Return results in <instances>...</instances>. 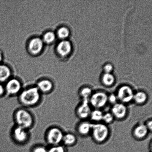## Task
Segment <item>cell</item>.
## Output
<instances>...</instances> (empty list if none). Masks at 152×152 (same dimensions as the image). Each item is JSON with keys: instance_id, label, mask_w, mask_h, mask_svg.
<instances>
[{"instance_id": "6da1fadb", "label": "cell", "mask_w": 152, "mask_h": 152, "mask_svg": "<svg viewBox=\"0 0 152 152\" xmlns=\"http://www.w3.org/2000/svg\"><path fill=\"white\" fill-rule=\"evenodd\" d=\"M42 96L38 88L35 86L23 89L18 97L22 107L28 108L39 105L42 100Z\"/></svg>"}, {"instance_id": "7a4b0ae2", "label": "cell", "mask_w": 152, "mask_h": 152, "mask_svg": "<svg viewBox=\"0 0 152 152\" xmlns=\"http://www.w3.org/2000/svg\"><path fill=\"white\" fill-rule=\"evenodd\" d=\"M15 125L30 130L35 124L33 114L28 108L21 107L16 109L13 114Z\"/></svg>"}, {"instance_id": "3957f363", "label": "cell", "mask_w": 152, "mask_h": 152, "mask_svg": "<svg viewBox=\"0 0 152 152\" xmlns=\"http://www.w3.org/2000/svg\"><path fill=\"white\" fill-rule=\"evenodd\" d=\"M64 133L59 126H50L45 132V137L46 142L49 146L61 145Z\"/></svg>"}, {"instance_id": "277c9868", "label": "cell", "mask_w": 152, "mask_h": 152, "mask_svg": "<svg viewBox=\"0 0 152 152\" xmlns=\"http://www.w3.org/2000/svg\"><path fill=\"white\" fill-rule=\"evenodd\" d=\"M92 137L97 142L102 143L106 140L109 135L108 126L104 123L92 124L91 132Z\"/></svg>"}, {"instance_id": "5b68a950", "label": "cell", "mask_w": 152, "mask_h": 152, "mask_svg": "<svg viewBox=\"0 0 152 152\" xmlns=\"http://www.w3.org/2000/svg\"><path fill=\"white\" fill-rule=\"evenodd\" d=\"M11 135L13 141L19 145L27 143L30 138L29 130L15 125L12 129Z\"/></svg>"}, {"instance_id": "8992f818", "label": "cell", "mask_w": 152, "mask_h": 152, "mask_svg": "<svg viewBox=\"0 0 152 152\" xmlns=\"http://www.w3.org/2000/svg\"><path fill=\"white\" fill-rule=\"evenodd\" d=\"M90 105L96 109L103 108L108 102V95L106 92L98 91L92 93L89 99Z\"/></svg>"}, {"instance_id": "52a82bcc", "label": "cell", "mask_w": 152, "mask_h": 152, "mask_svg": "<svg viewBox=\"0 0 152 152\" xmlns=\"http://www.w3.org/2000/svg\"><path fill=\"white\" fill-rule=\"evenodd\" d=\"M4 87L6 96L10 97L18 96L23 89L20 81L15 78L7 80Z\"/></svg>"}, {"instance_id": "ba28073f", "label": "cell", "mask_w": 152, "mask_h": 152, "mask_svg": "<svg viewBox=\"0 0 152 152\" xmlns=\"http://www.w3.org/2000/svg\"><path fill=\"white\" fill-rule=\"evenodd\" d=\"M134 94V92L130 86L124 85L119 88L116 95L120 102L126 104L133 101Z\"/></svg>"}, {"instance_id": "9c48e42d", "label": "cell", "mask_w": 152, "mask_h": 152, "mask_svg": "<svg viewBox=\"0 0 152 152\" xmlns=\"http://www.w3.org/2000/svg\"><path fill=\"white\" fill-rule=\"evenodd\" d=\"M111 113L114 118L121 120L124 118L127 115L128 109L126 104L121 102H117L113 105Z\"/></svg>"}, {"instance_id": "30bf717a", "label": "cell", "mask_w": 152, "mask_h": 152, "mask_svg": "<svg viewBox=\"0 0 152 152\" xmlns=\"http://www.w3.org/2000/svg\"><path fill=\"white\" fill-rule=\"evenodd\" d=\"M91 111L89 100H85L77 107L76 114L80 118L86 119L89 117Z\"/></svg>"}, {"instance_id": "8fae6325", "label": "cell", "mask_w": 152, "mask_h": 152, "mask_svg": "<svg viewBox=\"0 0 152 152\" xmlns=\"http://www.w3.org/2000/svg\"><path fill=\"white\" fill-rule=\"evenodd\" d=\"M36 86L42 95L51 93L54 88L53 83L48 80H40Z\"/></svg>"}, {"instance_id": "7c38bea8", "label": "cell", "mask_w": 152, "mask_h": 152, "mask_svg": "<svg viewBox=\"0 0 152 152\" xmlns=\"http://www.w3.org/2000/svg\"><path fill=\"white\" fill-rule=\"evenodd\" d=\"M149 131L144 124H138L134 129L133 134L134 137L138 140H141L145 138L148 135Z\"/></svg>"}, {"instance_id": "4fadbf2b", "label": "cell", "mask_w": 152, "mask_h": 152, "mask_svg": "<svg viewBox=\"0 0 152 152\" xmlns=\"http://www.w3.org/2000/svg\"><path fill=\"white\" fill-rule=\"evenodd\" d=\"M43 47V41L41 39L37 38L31 40L29 48L31 53L37 54L41 52Z\"/></svg>"}, {"instance_id": "5bb4252c", "label": "cell", "mask_w": 152, "mask_h": 152, "mask_svg": "<svg viewBox=\"0 0 152 152\" xmlns=\"http://www.w3.org/2000/svg\"><path fill=\"white\" fill-rule=\"evenodd\" d=\"M57 51L62 56H66L71 53L72 45L69 41L64 40L61 42L57 46Z\"/></svg>"}, {"instance_id": "9a60e30c", "label": "cell", "mask_w": 152, "mask_h": 152, "mask_svg": "<svg viewBox=\"0 0 152 152\" xmlns=\"http://www.w3.org/2000/svg\"><path fill=\"white\" fill-rule=\"evenodd\" d=\"M92 124L87 121L80 123L77 126V132L83 136L89 134L91 132Z\"/></svg>"}, {"instance_id": "2e32d148", "label": "cell", "mask_w": 152, "mask_h": 152, "mask_svg": "<svg viewBox=\"0 0 152 152\" xmlns=\"http://www.w3.org/2000/svg\"><path fill=\"white\" fill-rule=\"evenodd\" d=\"M77 141V137L71 132L64 133L62 141V145L65 147L72 146L75 145Z\"/></svg>"}, {"instance_id": "e0dca14e", "label": "cell", "mask_w": 152, "mask_h": 152, "mask_svg": "<svg viewBox=\"0 0 152 152\" xmlns=\"http://www.w3.org/2000/svg\"><path fill=\"white\" fill-rule=\"evenodd\" d=\"M148 99V95L143 91H138L134 93L133 100L137 104L141 105L145 103Z\"/></svg>"}, {"instance_id": "ac0fdd59", "label": "cell", "mask_w": 152, "mask_h": 152, "mask_svg": "<svg viewBox=\"0 0 152 152\" xmlns=\"http://www.w3.org/2000/svg\"><path fill=\"white\" fill-rule=\"evenodd\" d=\"M10 75V69L4 65H0V83H2L9 80Z\"/></svg>"}, {"instance_id": "d6986e66", "label": "cell", "mask_w": 152, "mask_h": 152, "mask_svg": "<svg viewBox=\"0 0 152 152\" xmlns=\"http://www.w3.org/2000/svg\"><path fill=\"white\" fill-rule=\"evenodd\" d=\"M102 81L104 86H110L114 84L115 81V78L112 74L105 73L102 76Z\"/></svg>"}, {"instance_id": "ffe728a7", "label": "cell", "mask_w": 152, "mask_h": 152, "mask_svg": "<svg viewBox=\"0 0 152 152\" xmlns=\"http://www.w3.org/2000/svg\"><path fill=\"white\" fill-rule=\"evenodd\" d=\"M104 113L99 109H96L92 111L89 117L92 121L99 122L102 121Z\"/></svg>"}, {"instance_id": "44dd1931", "label": "cell", "mask_w": 152, "mask_h": 152, "mask_svg": "<svg viewBox=\"0 0 152 152\" xmlns=\"http://www.w3.org/2000/svg\"><path fill=\"white\" fill-rule=\"evenodd\" d=\"M92 93L93 92L92 89L89 87L83 88L80 89V95L83 100H89Z\"/></svg>"}, {"instance_id": "7402d4cb", "label": "cell", "mask_w": 152, "mask_h": 152, "mask_svg": "<svg viewBox=\"0 0 152 152\" xmlns=\"http://www.w3.org/2000/svg\"><path fill=\"white\" fill-rule=\"evenodd\" d=\"M62 144L61 145L49 146L48 148L47 152H66V148Z\"/></svg>"}, {"instance_id": "603a6c76", "label": "cell", "mask_w": 152, "mask_h": 152, "mask_svg": "<svg viewBox=\"0 0 152 152\" xmlns=\"http://www.w3.org/2000/svg\"><path fill=\"white\" fill-rule=\"evenodd\" d=\"M57 33L58 36L59 38L64 39L69 36V32L68 28L62 27L58 30Z\"/></svg>"}, {"instance_id": "cb8c5ba5", "label": "cell", "mask_w": 152, "mask_h": 152, "mask_svg": "<svg viewBox=\"0 0 152 152\" xmlns=\"http://www.w3.org/2000/svg\"><path fill=\"white\" fill-rule=\"evenodd\" d=\"M114 117L111 113L107 112L103 114L102 118V121L105 124H110L113 121Z\"/></svg>"}, {"instance_id": "d4e9b609", "label": "cell", "mask_w": 152, "mask_h": 152, "mask_svg": "<svg viewBox=\"0 0 152 152\" xmlns=\"http://www.w3.org/2000/svg\"><path fill=\"white\" fill-rule=\"evenodd\" d=\"M56 38V36L53 32H49L45 34L43 39L45 42L50 44L53 42Z\"/></svg>"}, {"instance_id": "484cf974", "label": "cell", "mask_w": 152, "mask_h": 152, "mask_svg": "<svg viewBox=\"0 0 152 152\" xmlns=\"http://www.w3.org/2000/svg\"><path fill=\"white\" fill-rule=\"evenodd\" d=\"M47 147L42 144H37L31 148V152H47Z\"/></svg>"}, {"instance_id": "4316f807", "label": "cell", "mask_w": 152, "mask_h": 152, "mask_svg": "<svg viewBox=\"0 0 152 152\" xmlns=\"http://www.w3.org/2000/svg\"><path fill=\"white\" fill-rule=\"evenodd\" d=\"M118 98L117 95L114 94H111L109 95H108V102L113 105L117 102Z\"/></svg>"}, {"instance_id": "83f0119b", "label": "cell", "mask_w": 152, "mask_h": 152, "mask_svg": "<svg viewBox=\"0 0 152 152\" xmlns=\"http://www.w3.org/2000/svg\"><path fill=\"white\" fill-rule=\"evenodd\" d=\"M6 96L5 89L4 86L0 83V99Z\"/></svg>"}, {"instance_id": "f1b7e54d", "label": "cell", "mask_w": 152, "mask_h": 152, "mask_svg": "<svg viewBox=\"0 0 152 152\" xmlns=\"http://www.w3.org/2000/svg\"><path fill=\"white\" fill-rule=\"evenodd\" d=\"M104 69L105 73H110L113 69V66L111 64H107L104 66Z\"/></svg>"}, {"instance_id": "f546056e", "label": "cell", "mask_w": 152, "mask_h": 152, "mask_svg": "<svg viewBox=\"0 0 152 152\" xmlns=\"http://www.w3.org/2000/svg\"><path fill=\"white\" fill-rule=\"evenodd\" d=\"M146 126H147V129L149 131H151L152 129V121L151 120H149L145 124Z\"/></svg>"}, {"instance_id": "4dcf8cb0", "label": "cell", "mask_w": 152, "mask_h": 152, "mask_svg": "<svg viewBox=\"0 0 152 152\" xmlns=\"http://www.w3.org/2000/svg\"><path fill=\"white\" fill-rule=\"evenodd\" d=\"M1 59H2V55H1V52H0V62H1Z\"/></svg>"}]
</instances>
